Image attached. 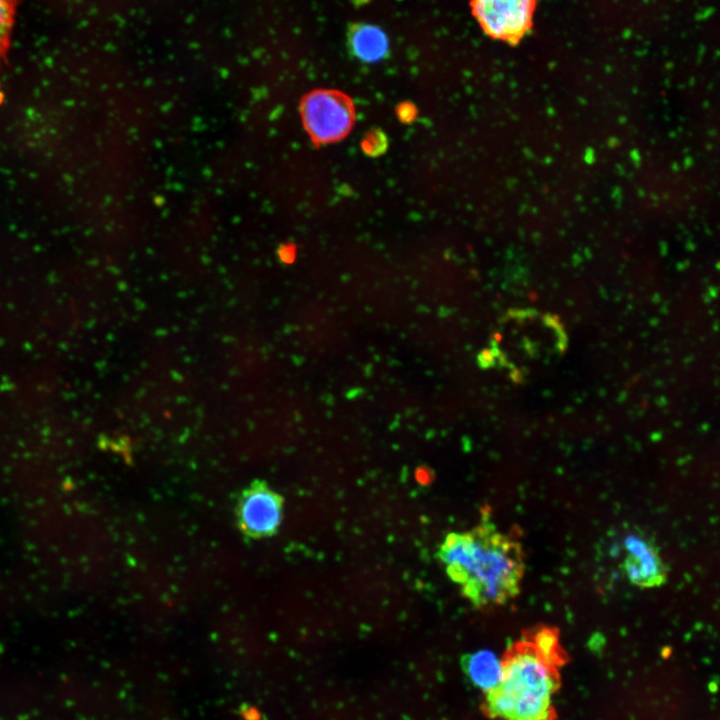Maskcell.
I'll return each mask as SVG.
<instances>
[{
  "instance_id": "cell-1",
  "label": "cell",
  "mask_w": 720,
  "mask_h": 720,
  "mask_svg": "<svg viewBox=\"0 0 720 720\" xmlns=\"http://www.w3.org/2000/svg\"><path fill=\"white\" fill-rule=\"evenodd\" d=\"M437 556L475 608L505 605L520 592L525 572L521 544L488 519L468 531L447 534Z\"/></svg>"
},
{
  "instance_id": "cell-2",
  "label": "cell",
  "mask_w": 720,
  "mask_h": 720,
  "mask_svg": "<svg viewBox=\"0 0 720 720\" xmlns=\"http://www.w3.org/2000/svg\"><path fill=\"white\" fill-rule=\"evenodd\" d=\"M502 661L503 678L486 693L488 714L500 720H554L556 667L539 655L528 636L514 643Z\"/></svg>"
},
{
  "instance_id": "cell-3",
  "label": "cell",
  "mask_w": 720,
  "mask_h": 720,
  "mask_svg": "<svg viewBox=\"0 0 720 720\" xmlns=\"http://www.w3.org/2000/svg\"><path fill=\"white\" fill-rule=\"evenodd\" d=\"M564 346V334L551 317L529 311L512 312L503 320L492 347L481 354L480 360L499 362L512 371H524L549 361Z\"/></svg>"
},
{
  "instance_id": "cell-4",
  "label": "cell",
  "mask_w": 720,
  "mask_h": 720,
  "mask_svg": "<svg viewBox=\"0 0 720 720\" xmlns=\"http://www.w3.org/2000/svg\"><path fill=\"white\" fill-rule=\"evenodd\" d=\"M304 128L315 145L329 144L345 138L356 118L352 99L334 89H316L300 101Z\"/></svg>"
},
{
  "instance_id": "cell-5",
  "label": "cell",
  "mask_w": 720,
  "mask_h": 720,
  "mask_svg": "<svg viewBox=\"0 0 720 720\" xmlns=\"http://www.w3.org/2000/svg\"><path fill=\"white\" fill-rule=\"evenodd\" d=\"M284 498L264 480H254L239 495L236 517L240 531L250 539L275 535L282 522Z\"/></svg>"
},
{
  "instance_id": "cell-6",
  "label": "cell",
  "mask_w": 720,
  "mask_h": 720,
  "mask_svg": "<svg viewBox=\"0 0 720 720\" xmlns=\"http://www.w3.org/2000/svg\"><path fill=\"white\" fill-rule=\"evenodd\" d=\"M472 12L492 38L515 42L532 23L534 0H472Z\"/></svg>"
},
{
  "instance_id": "cell-7",
  "label": "cell",
  "mask_w": 720,
  "mask_h": 720,
  "mask_svg": "<svg viewBox=\"0 0 720 720\" xmlns=\"http://www.w3.org/2000/svg\"><path fill=\"white\" fill-rule=\"evenodd\" d=\"M624 548L623 569L633 585L653 588L665 583L667 568L652 542L643 536L630 534L624 540Z\"/></svg>"
},
{
  "instance_id": "cell-8",
  "label": "cell",
  "mask_w": 720,
  "mask_h": 720,
  "mask_svg": "<svg viewBox=\"0 0 720 720\" xmlns=\"http://www.w3.org/2000/svg\"><path fill=\"white\" fill-rule=\"evenodd\" d=\"M462 666L472 683L485 693L495 689L504 674L502 659L489 650H479L464 656Z\"/></svg>"
},
{
  "instance_id": "cell-9",
  "label": "cell",
  "mask_w": 720,
  "mask_h": 720,
  "mask_svg": "<svg viewBox=\"0 0 720 720\" xmlns=\"http://www.w3.org/2000/svg\"><path fill=\"white\" fill-rule=\"evenodd\" d=\"M350 47L353 54L364 62H376L388 51V38L377 26L360 24L350 33Z\"/></svg>"
},
{
  "instance_id": "cell-10",
  "label": "cell",
  "mask_w": 720,
  "mask_h": 720,
  "mask_svg": "<svg viewBox=\"0 0 720 720\" xmlns=\"http://www.w3.org/2000/svg\"><path fill=\"white\" fill-rule=\"evenodd\" d=\"M539 655L552 666L562 663L558 632L551 627H539L528 635Z\"/></svg>"
},
{
  "instance_id": "cell-11",
  "label": "cell",
  "mask_w": 720,
  "mask_h": 720,
  "mask_svg": "<svg viewBox=\"0 0 720 720\" xmlns=\"http://www.w3.org/2000/svg\"><path fill=\"white\" fill-rule=\"evenodd\" d=\"M15 8L16 0H0V60L9 47Z\"/></svg>"
},
{
  "instance_id": "cell-12",
  "label": "cell",
  "mask_w": 720,
  "mask_h": 720,
  "mask_svg": "<svg viewBox=\"0 0 720 720\" xmlns=\"http://www.w3.org/2000/svg\"><path fill=\"white\" fill-rule=\"evenodd\" d=\"M387 147V137L384 132L378 128L369 130L361 141L362 151L371 157L383 154Z\"/></svg>"
},
{
  "instance_id": "cell-13",
  "label": "cell",
  "mask_w": 720,
  "mask_h": 720,
  "mask_svg": "<svg viewBox=\"0 0 720 720\" xmlns=\"http://www.w3.org/2000/svg\"><path fill=\"white\" fill-rule=\"evenodd\" d=\"M396 113H397L398 118L402 122L408 123V122H412L415 119V117L417 115V110H416V107L412 103L406 102V103H401L398 105V107L396 109Z\"/></svg>"
},
{
  "instance_id": "cell-14",
  "label": "cell",
  "mask_w": 720,
  "mask_h": 720,
  "mask_svg": "<svg viewBox=\"0 0 720 720\" xmlns=\"http://www.w3.org/2000/svg\"><path fill=\"white\" fill-rule=\"evenodd\" d=\"M280 257L285 262H291L294 259V249L285 247L280 253Z\"/></svg>"
}]
</instances>
